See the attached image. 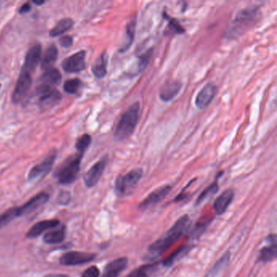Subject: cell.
<instances>
[{
  "label": "cell",
  "mask_w": 277,
  "mask_h": 277,
  "mask_svg": "<svg viewBox=\"0 0 277 277\" xmlns=\"http://www.w3.org/2000/svg\"><path fill=\"white\" fill-rule=\"evenodd\" d=\"M191 219L189 215H185L180 218L164 235L149 245L148 248L149 259L153 260L168 250L175 242L186 235L191 229Z\"/></svg>",
  "instance_id": "cell-1"
},
{
  "label": "cell",
  "mask_w": 277,
  "mask_h": 277,
  "mask_svg": "<svg viewBox=\"0 0 277 277\" xmlns=\"http://www.w3.org/2000/svg\"><path fill=\"white\" fill-rule=\"evenodd\" d=\"M261 16L259 6L248 7L237 12L225 33L228 40H236L256 26Z\"/></svg>",
  "instance_id": "cell-2"
},
{
  "label": "cell",
  "mask_w": 277,
  "mask_h": 277,
  "mask_svg": "<svg viewBox=\"0 0 277 277\" xmlns=\"http://www.w3.org/2000/svg\"><path fill=\"white\" fill-rule=\"evenodd\" d=\"M140 119L139 102L134 103L123 113L114 132V138L118 142H124L134 134Z\"/></svg>",
  "instance_id": "cell-3"
},
{
  "label": "cell",
  "mask_w": 277,
  "mask_h": 277,
  "mask_svg": "<svg viewBox=\"0 0 277 277\" xmlns=\"http://www.w3.org/2000/svg\"><path fill=\"white\" fill-rule=\"evenodd\" d=\"M83 156L84 154L78 152L63 162L55 172V178L57 179L59 183L68 186L76 181L80 171Z\"/></svg>",
  "instance_id": "cell-4"
},
{
  "label": "cell",
  "mask_w": 277,
  "mask_h": 277,
  "mask_svg": "<svg viewBox=\"0 0 277 277\" xmlns=\"http://www.w3.org/2000/svg\"><path fill=\"white\" fill-rule=\"evenodd\" d=\"M143 175L142 168L131 170L124 175H120L116 178L115 190L118 196L123 197L127 195L134 190Z\"/></svg>",
  "instance_id": "cell-5"
},
{
  "label": "cell",
  "mask_w": 277,
  "mask_h": 277,
  "mask_svg": "<svg viewBox=\"0 0 277 277\" xmlns=\"http://www.w3.org/2000/svg\"><path fill=\"white\" fill-rule=\"evenodd\" d=\"M61 80H62V75L57 68L52 67V68L44 70L43 73L38 79V84H37V94L41 96L55 90V86L60 84Z\"/></svg>",
  "instance_id": "cell-6"
},
{
  "label": "cell",
  "mask_w": 277,
  "mask_h": 277,
  "mask_svg": "<svg viewBox=\"0 0 277 277\" xmlns=\"http://www.w3.org/2000/svg\"><path fill=\"white\" fill-rule=\"evenodd\" d=\"M86 51H80L72 56H68L63 60L62 68L64 72H80L86 68Z\"/></svg>",
  "instance_id": "cell-7"
},
{
  "label": "cell",
  "mask_w": 277,
  "mask_h": 277,
  "mask_svg": "<svg viewBox=\"0 0 277 277\" xmlns=\"http://www.w3.org/2000/svg\"><path fill=\"white\" fill-rule=\"evenodd\" d=\"M108 163V156H104L101 160H98L96 164L92 166L89 171L85 174L84 182L85 185L88 188H92L95 186L100 179L102 178L105 168Z\"/></svg>",
  "instance_id": "cell-8"
},
{
  "label": "cell",
  "mask_w": 277,
  "mask_h": 277,
  "mask_svg": "<svg viewBox=\"0 0 277 277\" xmlns=\"http://www.w3.org/2000/svg\"><path fill=\"white\" fill-rule=\"evenodd\" d=\"M31 85H32L31 73L21 70L18 80L16 82V86L12 93V102L15 104L20 103L26 97L31 87Z\"/></svg>",
  "instance_id": "cell-9"
},
{
  "label": "cell",
  "mask_w": 277,
  "mask_h": 277,
  "mask_svg": "<svg viewBox=\"0 0 277 277\" xmlns=\"http://www.w3.org/2000/svg\"><path fill=\"white\" fill-rule=\"evenodd\" d=\"M96 255L88 252H66L60 257V264L64 266L82 265L95 259Z\"/></svg>",
  "instance_id": "cell-10"
},
{
  "label": "cell",
  "mask_w": 277,
  "mask_h": 277,
  "mask_svg": "<svg viewBox=\"0 0 277 277\" xmlns=\"http://www.w3.org/2000/svg\"><path fill=\"white\" fill-rule=\"evenodd\" d=\"M57 156V152L56 150H52L47 156H46L40 164L33 167L32 169L29 172V181H34L38 178H43L49 171L52 170V166L54 164L55 160Z\"/></svg>",
  "instance_id": "cell-11"
},
{
  "label": "cell",
  "mask_w": 277,
  "mask_h": 277,
  "mask_svg": "<svg viewBox=\"0 0 277 277\" xmlns=\"http://www.w3.org/2000/svg\"><path fill=\"white\" fill-rule=\"evenodd\" d=\"M171 189H172V186L170 185H164L154 190L143 201L140 203L139 209L145 211V210L153 208L154 206L157 205L159 203L165 198L166 196L171 192Z\"/></svg>",
  "instance_id": "cell-12"
},
{
  "label": "cell",
  "mask_w": 277,
  "mask_h": 277,
  "mask_svg": "<svg viewBox=\"0 0 277 277\" xmlns=\"http://www.w3.org/2000/svg\"><path fill=\"white\" fill-rule=\"evenodd\" d=\"M217 93V86L213 83H208L197 93L195 105L199 110H204L212 104Z\"/></svg>",
  "instance_id": "cell-13"
},
{
  "label": "cell",
  "mask_w": 277,
  "mask_h": 277,
  "mask_svg": "<svg viewBox=\"0 0 277 277\" xmlns=\"http://www.w3.org/2000/svg\"><path fill=\"white\" fill-rule=\"evenodd\" d=\"M41 56H42V46L40 44H35L30 48V50L26 53L24 62L22 66V71L31 72L36 69L38 64L41 61Z\"/></svg>",
  "instance_id": "cell-14"
},
{
  "label": "cell",
  "mask_w": 277,
  "mask_h": 277,
  "mask_svg": "<svg viewBox=\"0 0 277 277\" xmlns=\"http://www.w3.org/2000/svg\"><path fill=\"white\" fill-rule=\"evenodd\" d=\"M49 197L50 196L46 192H41V193L34 196L24 205L18 207L19 216L29 215V214L34 212V211H36L37 209L47 203Z\"/></svg>",
  "instance_id": "cell-15"
},
{
  "label": "cell",
  "mask_w": 277,
  "mask_h": 277,
  "mask_svg": "<svg viewBox=\"0 0 277 277\" xmlns=\"http://www.w3.org/2000/svg\"><path fill=\"white\" fill-rule=\"evenodd\" d=\"M182 88V83L180 81L170 80L166 82L164 86L160 88L159 93L160 99L164 103L170 102L179 94Z\"/></svg>",
  "instance_id": "cell-16"
},
{
  "label": "cell",
  "mask_w": 277,
  "mask_h": 277,
  "mask_svg": "<svg viewBox=\"0 0 277 277\" xmlns=\"http://www.w3.org/2000/svg\"><path fill=\"white\" fill-rule=\"evenodd\" d=\"M234 195L235 193L233 189L224 190L214 202L213 208L215 213L217 215H222L225 213L234 200Z\"/></svg>",
  "instance_id": "cell-17"
},
{
  "label": "cell",
  "mask_w": 277,
  "mask_h": 277,
  "mask_svg": "<svg viewBox=\"0 0 277 277\" xmlns=\"http://www.w3.org/2000/svg\"><path fill=\"white\" fill-rule=\"evenodd\" d=\"M128 259L125 257L118 258L107 264L101 277H119L128 265Z\"/></svg>",
  "instance_id": "cell-18"
},
{
  "label": "cell",
  "mask_w": 277,
  "mask_h": 277,
  "mask_svg": "<svg viewBox=\"0 0 277 277\" xmlns=\"http://www.w3.org/2000/svg\"><path fill=\"white\" fill-rule=\"evenodd\" d=\"M267 240L270 241V245L260 249L258 258V261L264 263L273 261L277 255L276 236L275 234H271L267 237Z\"/></svg>",
  "instance_id": "cell-19"
},
{
  "label": "cell",
  "mask_w": 277,
  "mask_h": 277,
  "mask_svg": "<svg viewBox=\"0 0 277 277\" xmlns=\"http://www.w3.org/2000/svg\"><path fill=\"white\" fill-rule=\"evenodd\" d=\"M58 225H60V221L58 219H46V220L38 222L29 230L28 233L26 234V237L30 239L36 238L38 236L43 234L44 232L48 231Z\"/></svg>",
  "instance_id": "cell-20"
},
{
  "label": "cell",
  "mask_w": 277,
  "mask_h": 277,
  "mask_svg": "<svg viewBox=\"0 0 277 277\" xmlns=\"http://www.w3.org/2000/svg\"><path fill=\"white\" fill-rule=\"evenodd\" d=\"M62 95L58 90H55L42 94L39 98V106L42 110H48L54 108L60 104Z\"/></svg>",
  "instance_id": "cell-21"
},
{
  "label": "cell",
  "mask_w": 277,
  "mask_h": 277,
  "mask_svg": "<svg viewBox=\"0 0 277 277\" xmlns=\"http://www.w3.org/2000/svg\"><path fill=\"white\" fill-rule=\"evenodd\" d=\"M66 229L64 225H58L48 230L44 234L43 241L47 244H60L65 239Z\"/></svg>",
  "instance_id": "cell-22"
},
{
  "label": "cell",
  "mask_w": 277,
  "mask_h": 277,
  "mask_svg": "<svg viewBox=\"0 0 277 277\" xmlns=\"http://www.w3.org/2000/svg\"><path fill=\"white\" fill-rule=\"evenodd\" d=\"M107 68H108V56L106 52H104L98 56V58L96 59L92 65V72L96 78L102 79L105 78L108 73Z\"/></svg>",
  "instance_id": "cell-23"
},
{
  "label": "cell",
  "mask_w": 277,
  "mask_h": 277,
  "mask_svg": "<svg viewBox=\"0 0 277 277\" xmlns=\"http://www.w3.org/2000/svg\"><path fill=\"white\" fill-rule=\"evenodd\" d=\"M136 27H137V16H134L126 24L125 28V40L121 48L120 49V53H124L131 47L132 44L135 38Z\"/></svg>",
  "instance_id": "cell-24"
},
{
  "label": "cell",
  "mask_w": 277,
  "mask_h": 277,
  "mask_svg": "<svg viewBox=\"0 0 277 277\" xmlns=\"http://www.w3.org/2000/svg\"><path fill=\"white\" fill-rule=\"evenodd\" d=\"M158 269V263H146L133 270L126 277H153Z\"/></svg>",
  "instance_id": "cell-25"
},
{
  "label": "cell",
  "mask_w": 277,
  "mask_h": 277,
  "mask_svg": "<svg viewBox=\"0 0 277 277\" xmlns=\"http://www.w3.org/2000/svg\"><path fill=\"white\" fill-rule=\"evenodd\" d=\"M57 58H58V48L56 47L54 44H52L46 49L41 62V67L42 69L46 70L52 68L53 64L56 62Z\"/></svg>",
  "instance_id": "cell-26"
},
{
  "label": "cell",
  "mask_w": 277,
  "mask_h": 277,
  "mask_svg": "<svg viewBox=\"0 0 277 277\" xmlns=\"http://www.w3.org/2000/svg\"><path fill=\"white\" fill-rule=\"evenodd\" d=\"M165 18L168 20V26L164 30V35L165 36H175L179 34H184L186 33V29L181 24L177 19L171 18L168 15L164 13Z\"/></svg>",
  "instance_id": "cell-27"
},
{
  "label": "cell",
  "mask_w": 277,
  "mask_h": 277,
  "mask_svg": "<svg viewBox=\"0 0 277 277\" xmlns=\"http://www.w3.org/2000/svg\"><path fill=\"white\" fill-rule=\"evenodd\" d=\"M154 55L153 47H150L148 49L146 52H144L143 54L138 56V62L136 66L135 72L133 74V77L138 75L143 72L144 70L147 68L149 63L152 61V57Z\"/></svg>",
  "instance_id": "cell-28"
},
{
  "label": "cell",
  "mask_w": 277,
  "mask_h": 277,
  "mask_svg": "<svg viewBox=\"0 0 277 277\" xmlns=\"http://www.w3.org/2000/svg\"><path fill=\"white\" fill-rule=\"evenodd\" d=\"M74 20L71 18H64L56 24L54 28L49 32L51 37H58L64 33L68 32L73 27Z\"/></svg>",
  "instance_id": "cell-29"
},
{
  "label": "cell",
  "mask_w": 277,
  "mask_h": 277,
  "mask_svg": "<svg viewBox=\"0 0 277 277\" xmlns=\"http://www.w3.org/2000/svg\"><path fill=\"white\" fill-rule=\"evenodd\" d=\"M230 260V252H226L216 263L214 264L213 267L209 270L205 277H215L220 271L225 268L226 266Z\"/></svg>",
  "instance_id": "cell-30"
},
{
  "label": "cell",
  "mask_w": 277,
  "mask_h": 277,
  "mask_svg": "<svg viewBox=\"0 0 277 277\" xmlns=\"http://www.w3.org/2000/svg\"><path fill=\"white\" fill-rule=\"evenodd\" d=\"M223 174V171H221L220 173L218 174L217 177L215 178V182L211 184L208 187L206 188L204 191L202 192L199 197H197V201H196V205L201 204L204 200L207 199L210 196L213 195L215 193H217L218 190H219V184H218V181L219 178L221 177Z\"/></svg>",
  "instance_id": "cell-31"
},
{
  "label": "cell",
  "mask_w": 277,
  "mask_h": 277,
  "mask_svg": "<svg viewBox=\"0 0 277 277\" xmlns=\"http://www.w3.org/2000/svg\"><path fill=\"white\" fill-rule=\"evenodd\" d=\"M212 217L205 218V219H200L196 223L195 226L193 227V230L191 232V237L193 239H197L199 238L204 232L207 230V228L209 226L210 223L212 222Z\"/></svg>",
  "instance_id": "cell-32"
},
{
  "label": "cell",
  "mask_w": 277,
  "mask_h": 277,
  "mask_svg": "<svg viewBox=\"0 0 277 277\" xmlns=\"http://www.w3.org/2000/svg\"><path fill=\"white\" fill-rule=\"evenodd\" d=\"M18 208H12L0 215V229L8 225L13 219L18 217Z\"/></svg>",
  "instance_id": "cell-33"
},
{
  "label": "cell",
  "mask_w": 277,
  "mask_h": 277,
  "mask_svg": "<svg viewBox=\"0 0 277 277\" xmlns=\"http://www.w3.org/2000/svg\"><path fill=\"white\" fill-rule=\"evenodd\" d=\"M190 249V248L188 247L187 245H183V246L177 249L175 251H174L173 253L171 254V256H168L167 259H164V261L162 262V264H163L164 267H170V266L172 265V264L175 263V261H177L181 256H183L184 254L186 253V251H189V249Z\"/></svg>",
  "instance_id": "cell-34"
},
{
  "label": "cell",
  "mask_w": 277,
  "mask_h": 277,
  "mask_svg": "<svg viewBox=\"0 0 277 277\" xmlns=\"http://www.w3.org/2000/svg\"><path fill=\"white\" fill-rule=\"evenodd\" d=\"M91 142V136L89 135V134H83L77 140L75 147L78 149V152H79V153L85 154L86 149L90 146Z\"/></svg>",
  "instance_id": "cell-35"
},
{
  "label": "cell",
  "mask_w": 277,
  "mask_h": 277,
  "mask_svg": "<svg viewBox=\"0 0 277 277\" xmlns=\"http://www.w3.org/2000/svg\"><path fill=\"white\" fill-rule=\"evenodd\" d=\"M82 82L78 78H74V79H69L64 82V90L66 93L69 94H76L78 90L80 89Z\"/></svg>",
  "instance_id": "cell-36"
},
{
  "label": "cell",
  "mask_w": 277,
  "mask_h": 277,
  "mask_svg": "<svg viewBox=\"0 0 277 277\" xmlns=\"http://www.w3.org/2000/svg\"><path fill=\"white\" fill-rule=\"evenodd\" d=\"M100 271L97 266H91L82 273L81 277H99Z\"/></svg>",
  "instance_id": "cell-37"
},
{
  "label": "cell",
  "mask_w": 277,
  "mask_h": 277,
  "mask_svg": "<svg viewBox=\"0 0 277 277\" xmlns=\"http://www.w3.org/2000/svg\"><path fill=\"white\" fill-rule=\"evenodd\" d=\"M60 46L64 48H68L72 46L73 43V38L70 35H65V36L61 37L59 40Z\"/></svg>",
  "instance_id": "cell-38"
},
{
  "label": "cell",
  "mask_w": 277,
  "mask_h": 277,
  "mask_svg": "<svg viewBox=\"0 0 277 277\" xmlns=\"http://www.w3.org/2000/svg\"><path fill=\"white\" fill-rule=\"evenodd\" d=\"M70 199H71V197H70V193L68 192L60 193V195L59 196V202L60 204H67Z\"/></svg>",
  "instance_id": "cell-39"
},
{
  "label": "cell",
  "mask_w": 277,
  "mask_h": 277,
  "mask_svg": "<svg viewBox=\"0 0 277 277\" xmlns=\"http://www.w3.org/2000/svg\"><path fill=\"white\" fill-rule=\"evenodd\" d=\"M31 5H30V3H26V4H23L21 7H20V9H19V13L20 14H24V13H28L29 12L31 11Z\"/></svg>",
  "instance_id": "cell-40"
},
{
  "label": "cell",
  "mask_w": 277,
  "mask_h": 277,
  "mask_svg": "<svg viewBox=\"0 0 277 277\" xmlns=\"http://www.w3.org/2000/svg\"><path fill=\"white\" fill-rule=\"evenodd\" d=\"M44 277H69L67 275H63V274H48Z\"/></svg>",
  "instance_id": "cell-41"
},
{
  "label": "cell",
  "mask_w": 277,
  "mask_h": 277,
  "mask_svg": "<svg viewBox=\"0 0 277 277\" xmlns=\"http://www.w3.org/2000/svg\"><path fill=\"white\" fill-rule=\"evenodd\" d=\"M33 3H34V4L38 5V6H41L42 4H45V1H38V2H37V1H33Z\"/></svg>",
  "instance_id": "cell-42"
},
{
  "label": "cell",
  "mask_w": 277,
  "mask_h": 277,
  "mask_svg": "<svg viewBox=\"0 0 277 277\" xmlns=\"http://www.w3.org/2000/svg\"><path fill=\"white\" fill-rule=\"evenodd\" d=\"M0 88H1V85H0Z\"/></svg>",
  "instance_id": "cell-43"
}]
</instances>
